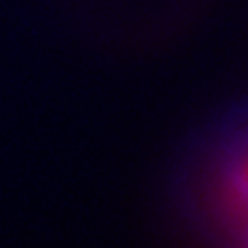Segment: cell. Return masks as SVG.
Segmentation results:
<instances>
[{
	"label": "cell",
	"mask_w": 248,
	"mask_h": 248,
	"mask_svg": "<svg viewBox=\"0 0 248 248\" xmlns=\"http://www.w3.org/2000/svg\"><path fill=\"white\" fill-rule=\"evenodd\" d=\"M240 190L244 194H248V162H246V166L242 168V174H240Z\"/></svg>",
	"instance_id": "obj_1"
}]
</instances>
